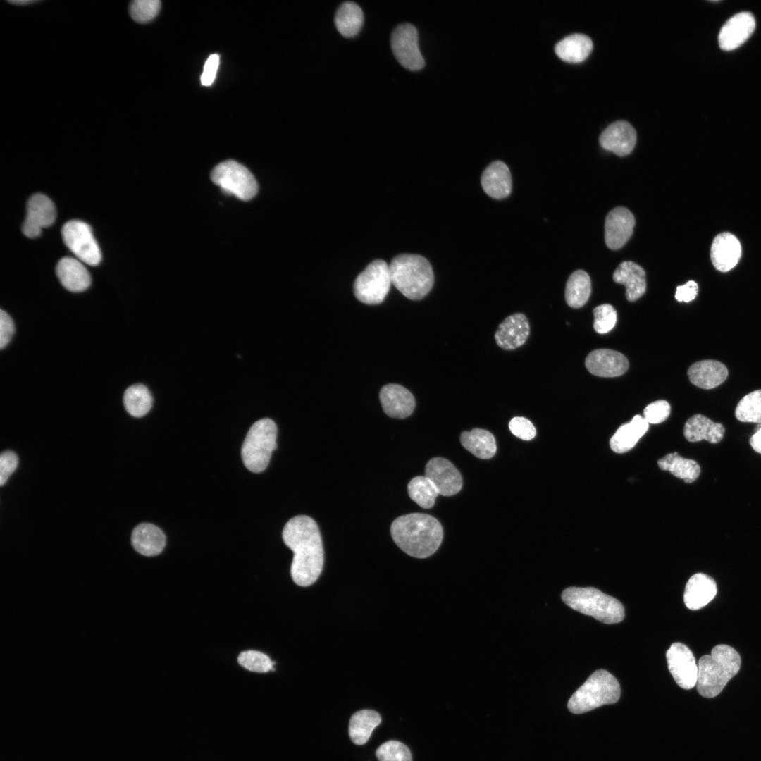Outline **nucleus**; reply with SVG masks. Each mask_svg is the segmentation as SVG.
Segmentation results:
<instances>
[{"instance_id": "nucleus-38", "label": "nucleus", "mask_w": 761, "mask_h": 761, "mask_svg": "<svg viewBox=\"0 0 761 761\" xmlns=\"http://www.w3.org/2000/svg\"><path fill=\"white\" fill-rule=\"evenodd\" d=\"M735 416L742 422L761 423V389L747 394L739 401Z\"/></svg>"}, {"instance_id": "nucleus-20", "label": "nucleus", "mask_w": 761, "mask_h": 761, "mask_svg": "<svg viewBox=\"0 0 761 761\" xmlns=\"http://www.w3.org/2000/svg\"><path fill=\"white\" fill-rule=\"evenodd\" d=\"M380 401L385 413L392 418L404 419L415 408V399L405 388L398 384H388L382 388Z\"/></svg>"}, {"instance_id": "nucleus-33", "label": "nucleus", "mask_w": 761, "mask_h": 761, "mask_svg": "<svg viewBox=\"0 0 761 761\" xmlns=\"http://www.w3.org/2000/svg\"><path fill=\"white\" fill-rule=\"evenodd\" d=\"M658 466L664 471H669L674 476L691 483L700 476V467L694 460L686 459L676 452L669 453L657 461Z\"/></svg>"}, {"instance_id": "nucleus-18", "label": "nucleus", "mask_w": 761, "mask_h": 761, "mask_svg": "<svg viewBox=\"0 0 761 761\" xmlns=\"http://www.w3.org/2000/svg\"><path fill=\"white\" fill-rule=\"evenodd\" d=\"M600 144L619 156L629 154L636 143V132L627 121L618 120L610 124L601 133Z\"/></svg>"}, {"instance_id": "nucleus-21", "label": "nucleus", "mask_w": 761, "mask_h": 761, "mask_svg": "<svg viewBox=\"0 0 761 761\" xmlns=\"http://www.w3.org/2000/svg\"><path fill=\"white\" fill-rule=\"evenodd\" d=\"M741 256V245L737 237L729 232L718 234L713 240L710 256L716 269L726 272L732 269Z\"/></svg>"}, {"instance_id": "nucleus-11", "label": "nucleus", "mask_w": 761, "mask_h": 761, "mask_svg": "<svg viewBox=\"0 0 761 761\" xmlns=\"http://www.w3.org/2000/svg\"><path fill=\"white\" fill-rule=\"evenodd\" d=\"M392 53L398 62L410 70H419L425 64L418 44V32L412 24L399 25L391 35Z\"/></svg>"}, {"instance_id": "nucleus-44", "label": "nucleus", "mask_w": 761, "mask_h": 761, "mask_svg": "<svg viewBox=\"0 0 761 761\" xmlns=\"http://www.w3.org/2000/svg\"><path fill=\"white\" fill-rule=\"evenodd\" d=\"M510 431L517 438L530 440L536 434V430L530 420L523 416L513 417L509 423Z\"/></svg>"}, {"instance_id": "nucleus-25", "label": "nucleus", "mask_w": 761, "mask_h": 761, "mask_svg": "<svg viewBox=\"0 0 761 761\" xmlns=\"http://www.w3.org/2000/svg\"><path fill=\"white\" fill-rule=\"evenodd\" d=\"M131 544L133 549L145 557L159 555L166 545V536L156 526L142 523L132 531Z\"/></svg>"}, {"instance_id": "nucleus-10", "label": "nucleus", "mask_w": 761, "mask_h": 761, "mask_svg": "<svg viewBox=\"0 0 761 761\" xmlns=\"http://www.w3.org/2000/svg\"><path fill=\"white\" fill-rule=\"evenodd\" d=\"M61 233L66 245L78 259L91 266L99 264L101 251L88 224L70 221L64 224Z\"/></svg>"}, {"instance_id": "nucleus-12", "label": "nucleus", "mask_w": 761, "mask_h": 761, "mask_svg": "<svg viewBox=\"0 0 761 761\" xmlns=\"http://www.w3.org/2000/svg\"><path fill=\"white\" fill-rule=\"evenodd\" d=\"M666 657L669 672L679 686L691 689L696 686L698 665L692 651L685 644L672 643Z\"/></svg>"}, {"instance_id": "nucleus-42", "label": "nucleus", "mask_w": 761, "mask_h": 761, "mask_svg": "<svg viewBox=\"0 0 761 761\" xmlns=\"http://www.w3.org/2000/svg\"><path fill=\"white\" fill-rule=\"evenodd\" d=\"M593 328L598 333L604 334L608 333L616 324V310L609 304H601L595 307L593 309Z\"/></svg>"}, {"instance_id": "nucleus-29", "label": "nucleus", "mask_w": 761, "mask_h": 761, "mask_svg": "<svg viewBox=\"0 0 761 761\" xmlns=\"http://www.w3.org/2000/svg\"><path fill=\"white\" fill-rule=\"evenodd\" d=\"M649 423L641 415H636L628 423L621 425L610 440V448L622 454L631 450L647 432Z\"/></svg>"}, {"instance_id": "nucleus-36", "label": "nucleus", "mask_w": 761, "mask_h": 761, "mask_svg": "<svg viewBox=\"0 0 761 761\" xmlns=\"http://www.w3.org/2000/svg\"><path fill=\"white\" fill-rule=\"evenodd\" d=\"M152 403L151 394L143 384L132 385L124 392V407L134 417H142L147 414L151 409Z\"/></svg>"}, {"instance_id": "nucleus-43", "label": "nucleus", "mask_w": 761, "mask_h": 761, "mask_svg": "<svg viewBox=\"0 0 761 761\" xmlns=\"http://www.w3.org/2000/svg\"><path fill=\"white\" fill-rule=\"evenodd\" d=\"M670 411V405L667 401L657 400L644 409V419L648 423H660L667 419Z\"/></svg>"}, {"instance_id": "nucleus-16", "label": "nucleus", "mask_w": 761, "mask_h": 761, "mask_svg": "<svg viewBox=\"0 0 761 761\" xmlns=\"http://www.w3.org/2000/svg\"><path fill=\"white\" fill-rule=\"evenodd\" d=\"M755 29L754 16L749 12H741L730 18L722 27L719 35V47L731 51L742 45Z\"/></svg>"}, {"instance_id": "nucleus-32", "label": "nucleus", "mask_w": 761, "mask_h": 761, "mask_svg": "<svg viewBox=\"0 0 761 761\" xmlns=\"http://www.w3.org/2000/svg\"><path fill=\"white\" fill-rule=\"evenodd\" d=\"M335 25L338 32L345 37L356 36L364 23L361 8L354 1H345L337 9Z\"/></svg>"}, {"instance_id": "nucleus-23", "label": "nucleus", "mask_w": 761, "mask_h": 761, "mask_svg": "<svg viewBox=\"0 0 761 761\" xmlns=\"http://www.w3.org/2000/svg\"><path fill=\"white\" fill-rule=\"evenodd\" d=\"M689 380L694 385L705 389H712L721 385L727 378L726 366L717 360L707 359L697 361L688 369Z\"/></svg>"}, {"instance_id": "nucleus-34", "label": "nucleus", "mask_w": 761, "mask_h": 761, "mask_svg": "<svg viewBox=\"0 0 761 761\" xmlns=\"http://www.w3.org/2000/svg\"><path fill=\"white\" fill-rule=\"evenodd\" d=\"M380 722L379 714L374 710H362L355 712L349 724V735L352 741L357 745L366 743Z\"/></svg>"}, {"instance_id": "nucleus-14", "label": "nucleus", "mask_w": 761, "mask_h": 761, "mask_svg": "<svg viewBox=\"0 0 761 761\" xmlns=\"http://www.w3.org/2000/svg\"><path fill=\"white\" fill-rule=\"evenodd\" d=\"M425 476L434 483L439 495L443 496L457 494L462 486L459 471L450 461L442 457H434L428 461Z\"/></svg>"}, {"instance_id": "nucleus-40", "label": "nucleus", "mask_w": 761, "mask_h": 761, "mask_svg": "<svg viewBox=\"0 0 761 761\" xmlns=\"http://www.w3.org/2000/svg\"><path fill=\"white\" fill-rule=\"evenodd\" d=\"M161 8L159 0H135L129 6L131 18L139 23H146L152 20Z\"/></svg>"}, {"instance_id": "nucleus-35", "label": "nucleus", "mask_w": 761, "mask_h": 761, "mask_svg": "<svg viewBox=\"0 0 761 761\" xmlns=\"http://www.w3.org/2000/svg\"><path fill=\"white\" fill-rule=\"evenodd\" d=\"M591 283L588 274L583 270L574 271L568 278L565 287V299L572 308H580L588 300Z\"/></svg>"}, {"instance_id": "nucleus-24", "label": "nucleus", "mask_w": 761, "mask_h": 761, "mask_svg": "<svg viewBox=\"0 0 761 761\" xmlns=\"http://www.w3.org/2000/svg\"><path fill=\"white\" fill-rule=\"evenodd\" d=\"M481 182L485 192L490 197L501 199L512 191V177L507 165L501 161L492 162L483 172Z\"/></svg>"}, {"instance_id": "nucleus-45", "label": "nucleus", "mask_w": 761, "mask_h": 761, "mask_svg": "<svg viewBox=\"0 0 761 761\" xmlns=\"http://www.w3.org/2000/svg\"><path fill=\"white\" fill-rule=\"evenodd\" d=\"M18 464L17 454L13 451H4L0 456V485L3 486Z\"/></svg>"}, {"instance_id": "nucleus-22", "label": "nucleus", "mask_w": 761, "mask_h": 761, "mask_svg": "<svg viewBox=\"0 0 761 761\" xmlns=\"http://www.w3.org/2000/svg\"><path fill=\"white\" fill-rule=\"evenodd\" d=\"M717 593V583L703 573L693 575L686 583L683 593L686 606L692 610L701 609L713 600Z\"/></svg>"}, {"instance_id": "nucleus-13", "label": "nucleus", "mask_w": 761, "mask_h": 761, "mask_svg": "<svg viewBox=\"0 0 761 761\" xmlns=\"http://www.w3.org/2000/svg\"><path fill=\"white\" fill-rule=\"evenodd\" d=\"M26 209V216L22 230L27 237L38 236L43 228L52 225L56 219L54 203L42 194L32 195L27 203Z\"/></svg>"}, {"instance_id": "nucleus-26", "label": "nucleus", "mask_w": 761, "mask_h": 761, "mask_svg": "<svg viewBox=\"0 0 761 761\" xmlns=\"http://www.w3.org/2000/svg\"><path fill=\"white\" fill-rule=\"evenodd\" d=\"M56 273L61 285L73 292H83L91 284V276L81 261L63 257L56 266Z\"/></svg>"}, {"instance_id": "nucleus-39", "label": "nucleus", "mask_w": 761, "mask_h": 761, "mask_svg": "<svg viewBox=\"0 0 761 761\" xmlns=\"http://www.w3.org/2000/svg\"><path fill=\"white\" fill-rule=\"evenodd\" d=\"M237 662L243 668L254 672L266 673L273 670L274 662L267 655L256 650L242 652Z\"/></svg>"}, {"instance_id": "nucleus-31", "label": "nucleus", "mask_w": 761, "mask_h": 761, "mask_svg": "<svg viewBox=\"0 0 761 761\" xmlns=\"http://www.w3.org/2000/svg\"><path fill=\"white\" fill-rule=\"evenodd\" d=\"M462 446L479 459H490L497 450L494 435L488 431L474 428L464 431L460 435Z\"/></svg>"}, {"instance_id": "nucleus-2", "label": "nucleus", "mask_w": 761, "mask_h": 761, "mask_svg": "<svg viewBox=\"0 0 761 761\" xmlns=\"http://www.w3.org/2000/svg\"><path fill=\"white\" fill-rule=\"evenodd\" d=\"M390 533L396 545L407 555L416 558L432 555L443 540V528L433 516L411 513L395 519Z\"/></svg>"}, {"instance_id": "nucleus-17", "label": "nucleus", "mask_w": 761, "mask_h": 761, "mask_svg": "<svg viewBox=\"0 0 761 761\" xmlns=\"http://www.w3.org/2000/svg\"><path fill=\"white\" fill-rule=\"evenodd\" d=\"M585 364L593 375L600 377H617L629 368V361L621 353L609 349L592 351L586 357Z\"/></svg>"}, {"instance_id": "nucleus-1", "label": "nucleus", "mask_w": 761, "mask_h": 761, "mask_svg": "<svg viewBox=\"0 0 761 761\" xmlns=\"http://www.w3.org/2000/svg\"><path fill=\"white\" fill-rule=\"evenodd\" d=\"M282 536L294 554L290 567L293 581L300 586L315 583L324 562L321 536L316 521L306 515L294 516L285 525Z\"/></svg>"}, {"instance_id": "nucleus-37", "label": "nucleus", "mask_w": 761, "mask_h": 761, "mask_svg": "<svg viewBox=\"0 0 761 761\" xmlns=\"http://www.w3.org/2000/svg\"><path fill=\"white\" fill-rule=\"evenodd\" d=\"M407 490L410 498L424 509L431 508L439 495L434 483L426 476L413 478L408 483Z\"/></svg>"}, {"instance_id": "nucleus-47", "label": "nucleus", "mask_w": 761, "mask_h": 761, "mask_svg": "<svg viewBox=\"0 0 761 761\" xmlns=\"http://www.w3.org/2000/svg\"><path fill=\"white\" fill-rule=\"evenodd\" d=\"M219 65V56L211 54L207 58L202 74L201 82L204 86H210L215 80L216 72Z\"/></svg>"}, {"instance_id": "nucleus-49", "label": "nucleus", "mask_w": 761, "mask_h": 761, "mask_svg": "<svg viewBox=\"0 0 761 761\" xmlns=\"http://www.w3.org/2000/svg\"><path fill=\"white\" fill-rule=\"evenodd\" d=\"M749 443L756 452L761 454V427L750 437Z\"/></svg>"}, {"instance_id": "nucleus-46", "label": "nucleus", "mask_w": 761, "mask_h": 761, "mask_svg": "<svg viewBox=\"0 0 761 761\" xmlns=\"http://www.w3.org/2000/svg\"><path fill=\"white\" fill-rule=\"evenodd\" d=\"M15 331L11 317L3 309L0 310V348L4 349L11 341Z\"/></svg>"}, {"instance_id": "nucleus-5", "label": "nucleus", "mask_w": 761, "mask_h": 761, "mask_svg": "<svg viewBox=\"0 0 761 761\" xmlns=\"http://www.w3.org/2000/svg\"><path fill=\"white\" fill-rule=\"evenodd\" d=\"M563 602L573 610L607 624L621 621L624 608L616 598L593 587H569L562 593Z\"/></svg>"}, {"instance_id": "nucleus-7", "label": "nucleus", "mask_w": 761, "mask_h": 761, "mask_svg": "<svg viewBox=\"0 0 761 761\" xmlns=\"http://www.w3.org/2000/svg\"><path fill=\"white\" fill-rule=\"evenodd\" d=\"M276 438L277 426L273 420L264 418L254 423L241 449L242 459L248 470L259 473L266 469L277 448Z\"/></svg>"}, {"instance_id": "nucleus-19", "label": "nucleus", "mask_w": 761, "mask_h": 761, "mask_svg": "<svg viewBox=\"0 0 761 761\" xmlns=\"http://www.w3.org/2000/svg\"><path fill=\"white\" fill-rule=\"evenodd\" d=\"M530 334V325L526 316L516 313L507 317L495 333L497 345L506 350H513L523 345Z\"/></svg>"}, {"instance_id": "nucleus-9", "label": "nucleus", "mask_w": 761, "mask_h": 761, "mask_svg": "<svg viewBox=\"0 0 761 761\" xmlns=\"http://www.w3.org/2000/svg\"><path fill=\"white\" fill-rule=\"evenodd\" d=\"M391 283L389 265L383 260L376 259L357 277L354 283V294L358 300L364 304H378L385 298Z\"/></svg>"}, {"instance_id": "nucleus-8", "label": "nucleus", "mask_w": 761, "mask_h": 761, "mask_svg": "<svg viewBox=\"0 0 761 761\" xmlns=\"http://www.w3.org/2000/svg\"><path fill=\"white\" fill-rule=\"evenodd\" d=\"M211 178L225 194L244 201L250 200L258 192V183L252 173L233 160L218 164L211 171Z\"/></svg>"}, {"instance_id": "nucleus-30", "label": "nucleus", "mask_w": 761, "mask_h": 761, "mask_svg": "<svg viewBox=\"0 0 761 761\" xmlns=\"http://www.w3.org/2000/svg\"><path fill=\"white\" fill-rule=\"evenodd\" d=\"M593 42L590 37L583 34H572L569 35L555 47L557 56L562 60L578 63L585 61L593 50Z\"/></svg>"}, {"instance_id": "nucleus-27", "label": "nucleus", "mask_w": 761, "mask_h": 761, "mask_svg": "<svg viewBox=\"0 0 761 761\" xmlns=\"http://www.w3.org/2000/svg\"><path fill=\"white\" fill-rule=\"evenodd\" d=\"M613 280L626 287V297L634 302L646 290L645 272L638 264L626 261L621 262L613 273Z\"/></svg>"}, {"instance_id": "nucleus-4", "label": "nucleus", "mask_w": 761, "mask_h": 761, "mask_svg": "<svg viewBox=\"0 0 761 761\" xmlns=\"http://www.w3.org/2000/svg\"><path fill=\"white\" fill-rule=\"evenodd\" d=\"M392 283L407 298L419 300L431 290L434 275L429 261L418 254L396 256L389 264Z\"/></svg>"}, {"instance_id": "nucleus-6", "label": "nucleus", "mask_w": 761, "mask_h": 761, "mask_svg": "<svg viewBox=\"0 0 761 761\" xmlns=\"http://www.w3.org/2000/svg\"><path fill=\"white\" fill-rule=\"evenodd\" d=\"M617 679L609 672L598 669L571 695L568 701L569 710L582 714L606 704H613L620 697Z\"/></svg>"}, {"instance_id": "nucleus-15", "label": "nucleus", "mask_w": 761, "mask_h": 761, "mask_svg": "<svg viewBox=\"0 0 761 761\" xmlns=\"http://www.w3.org/2000/svg\"><path fill=\"white\" fill-rule=\"evenodd\" d=\"M635 225L633 214L626 207L619 206L608 213L605 223V240L610 249L621 248L630 239Z\"/></svg>"}, {"instance_id": "nucleus-50", "label": "nucleus", "mask_w": 761, "mask_h": 761, "mask_svg": "<svg viewBox=\"0 0 761 761\" xmlns=\"http://www.w3.org/2000/svg\"><path fill=\"white\" fill-rule=\"evenodd\" d=\"M37 1H33V0L8 1V3L12 4L13 5H18V6H26V5H29V4H31L36 3Z\"/></svg>"}, {"instance_id": "nucleus-3", "label": "nucleus", "mask_w": 761, "mask_h": 761, "mask_svg": "<svg viewBox=\"0 0 761 761\" xmlns=\"http://www.w3.org/2000/svg\"><path fill=\"white\" fill-rule=\"evenodd\" d=\"M741 664L738 652L726 644L714 646L710 655L700 657L698 664L696 687L700 695L712 698L718 695L739 671Z\"/></svg>"}, {"instance_id": "nucleus-48", "label": "nucleus", "mask_w": 761, "mask_h": 761, "mask_svg": "<svg viewBox=\"0 0 761 761\" xmlns=\"http://www.w3.org/2000/svg\"><path fill=\"white\" fill-rule=\"evenodd\" d=\"M698 291L697 283L693 280H690L685 285L676 287L675 298L678 302H689L695 298Z\"/></svg>"}, {"instance_id": "nucleus-28", "label": "nucleus", "mask_w": 761, "mask_h": 761, "mask_svg": "<svg viewBox=\"0 0 761 761\" xmlns=\"http://www.w3.org/2000/svg\"><path fill=\"white\" fill-rule=\"evenodd\" d=\"M725 428L721 423H715L708 417L698 414L690 417L683 427V435L690 442L705 440L710 443H719L724 438Z\"/></svg>"}, {"instance_id": "nucleus-41", "label": "nucleus", "mask_w": 761, "mask_h": 761, "mask_svg": "<svg viewBox=\"0 0 761 761\" xmlns=\"http://www.w3.org/2000/svg\"><path fill=\"white\" fill-rule=\"evenodd\" d=\"M376 755L379 761H412L409 749L397 741L383 743L376 750Z\"/></svg>"}]
</instances>
